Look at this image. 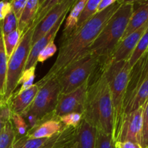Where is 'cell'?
<instances>
[{
  "label": "cell",
  "mask_w": 148,
  "mask_h": 148,
  "mask_svg": "<svg viewBox=\"0 0 148 148\" xmlns=\"http://www.w3.org/2000/svg\"><path fill=\"white\" fill-rule=\"evenodd\" d=\"M141 146L143 148H148V100L145 105L143 111Z\"/></svg>",
  "instance_id": "31"
},
{
  "label": "cell",
  "mask_w": 148,
  "mask_h": 148,
  "mask_svg": "<svg viewBox=\"0 0 148 148\" xmlns=\"http://www.w3.org/2000/svg\"><path fill=\"white\" fill-rule=\"evenodd\" d=\"M36 68L31 67L25 69L18 80V85H21L18 92L25 90L34 85L33 81L36 78Z\"/></svg>",
  "instance_id": "27"
},
{
  "label": "cell",
  "mask_w": 148,
  "mask_h": 148,
  "mask_svg": "<svg viewBox=\"0 0 148 148\" xmlns=\"http://www.w3.org/2000/svg\"><path fill=\"white\" fill-rule=\"evenodd\" d=\"M59 119L64 127L77 128L83 119V114L79 113H70L59 117Z\"/></svg>",
  "instance_id": "29"
},
{
  "label": "cell",
  "mask_w": 148,
  "mask_h": 148,
  "mask_svg": "<svg viewBox=\"0 0 148 148\" xmlns=\"http://www.w3.org/2000/svg\"><path fill=\"white\" fill-rule=\"evenodd\" d=\"M148 100V75L137 87L124 106V115L145 106Z\"/></svg>",
  "instance_id": "18"
},
{
  "label": "cell",
  "mask_w": 148,
  "mask_h": 148,
  "mask_svg": "<svg viewBox=\"0 0 148 148\" xmlns=\"http://www.w3.org/2000/svg\"><path fill=\"white\" fill-rule=\"evenodd\" d=\"M20 38H21V34L19 32L18 29L7 35H3L4 48H5L6 53H7L8 59H10V57L17 48L19 42H20Z\"/></svg>",
  "instance_id": "26"
},
{
  "label": "cell",
  "mask_w": 148,
  "mask_h": 148,
  "mask_svg": "<svg viewBox=\"0 0 148 148\" xmlns=\"http://www.w3.org/2000/svg\"><path fill=\"white\" fill-rule=\"evenodd\" d=\"M57 50V47H56V44L54 43V40L52 42H51L50 43L47 45L39 53L38 56V63L40 62V63H43L45 61H46L47 59H49V58L53 56L55 54V53L56 52Z\"/></svg>",
  "instance_id": "33"
},
{
  "label": "cell",
  "mask_w": 148,
  "mask_h": 148,
  "mask_svg": "<svg viewBox=\"0 0 148 148\" xmlns=\"http://www.w3.org/2000/svg\"><path fill=\"white\" fill-rule=\"evenodd\" d=\"M147 27L148 23L140 27L137 30H136L133 33H132L128 36L124 38L122 40H121L115 49L114 51L113 52L110 59L104 64L128 60L129 58L132 53L133 51L135 49L137 43L141 38L142 36L144 34L145 30L147 29Z\"/></svg>",
  "instance_id": "12"
},
{
  "label": "cell",
  "mask_w": 148,
  "mask_h": 148,
  "mask_svg": "<svg viewBox=\"0 0 148 148\" xmlns=\"http://www.w3.org/2000/svg\"><path fill=\"white\" fill-rule=\"evenodd\" d=\"M97 130L82 119L77 129L75 148H95Z\"/></svg>",
  "instance_id": "17"
},
{
  "label": "cell",
  "mask_w": 148,
  "mask_h": 148,
  "mask_svg": "<svg viewBox=\"0 0 148 148\" xmlns=\"http://www.w3.org/2000/svg\"><path fill=\"white\" fill-rule=\"evenodd\" d=\"M36 26L31 24L22 35L20 42L12 56L8 59L5 89L0 102H9L18 86V80L25 69L27 59L32 47V38Z\"/></svg>",
  "instance_id": "5"
},
{
  "label": "cell",
  "mask_w": 148,
  "mask_h": 148,
  "mask_svg": "<svg viewBox=\"0 0 148 148\" xmlns=\"http://www.w3.org/2000/svg\"><path fill=\"white\" fill-rule=\"evenodd\" d=\"M101 64L99 58L88 51L71 64L57 77L62 94H66L86 82Z\"/></svg>",
  "instance_id": "6"
},
{
  "label": "cell",
  "mask_w": 148,
  "mask_h": 148,
  "mask_svg": "<svg viewBox=\"0 0 148 148\" xmlns=\"http://www.w3.org/2000/svg\"><path fill=\"white\" fill-rule=\"evenodd\" d=\"M144 106L124 116L122 124L115 142L130 141L141 145Z\"/></svg>",
  "instance_id": "10"
},
{
  "label": "cell",
  "mask_w": 148,
  "mask_h": 148,
  "mask_svg": "<svg viewBox=\"0 0 148 148\" xmlns=\"http://www.w3.org/2000/svg\"><path fill=\"white\" fill-rule=\"evenodd\" d=\"M18 28V20L16 18L13 12L10 11L1 21V29L3 35H7Z\"/></svg>",
  "instance_id": "28"
},
{
  "label": "cell",
  "mask_w": 148,
  "mask_h": 148,
  "mask_svg": "<svg viewBox=\"0 0 148 148\" xmlns=\"http://www.w3.org/2000/svg\"><path fill=\"white\" fill-rule=\"evenodd\" d=\"M142 75L143 77L146 78L148 75V49L143 56H142Z\"/></svg>",
  "instance_id": "38"
},
{
  "label": "cell",
  "mask_w": 148,
  "mask_h": 148,
  "mask_svg": "<svg viewBox=\"0 0 148 148\" xmlns=\"http://www.w3.org/2000/svg\"><path fill=\"white\" fill-rule=\"evenodd\" d=\"M100 1L101 0H88L87 1L85 7L79 15L77 24L74 31L80 28L87 22L89 21L94 15L96 14L97 8H98Z\"/></svg>",
  "instance_id": "22"
},
{
  "label": "cell",
  "mask_w": 148,
  "mask_h": 148,
  "mask_svg": "<svg viewBox=\"0 0 148 148\" xmlns=\"http://www.w3.org/2000/svg\"><path fill=\"white\" fill-rule=\"evenodd\" d=\"M148 49V27L144 34L142 36L141 38L140 39L139 42L137 43L135 49L133 51L132 53L131 54L130 57L129 58L128 63L130 66L132 67L136 62L147 52Z\"/></svg>",
  "instance_id": "23"
},
{
  "label": "cell",
  "mask_w": 148,
  "mask_h": 148,
  "mask_svg": "<svg viewBox=\"0 0 148 148\" xmlns=\"http://www.w3.org/2000/svg\"><path fill=\"white\" fill-rule=\"evenodd\" d=\"M15 141V132L10 120L0 132V148H14Z\"/></svg>",
  "instance_id": "24"
},
{
  "label": "cell",
  "mask_w": 148,
  "mask_h": 148,
  "mask_svg": "<svg viewBox=\"0 0 148 148\" xmlns=\"http://www.w3.org/2000/svg\"><path fill=\"white\" fill-rule=\"evenodd\" d=\"M83 119L98 131L113 137L114 107L109 85L101 63L90 79Z\"/></svg>",
  "instance_id": "2"
},
{
  "label": "cell",
  "mask_w": 148,
  "mask_h": 148,
  "mask_svg": "<svg viewBox=\"0 0 148 148\" xmlns=\"http://www.w3.org/2000/svg\"><path fill=\"white\" fill-rule=\"evenodd\" d=\"M10 120H11L12 124L15 132L16 140H18L26 136L29 130V127L21 114L12 113Z\"/></svg>",
  "instance_id": "25"
},
{
  "label": "cell",
  "mask_w": 148,
  "mask_h": 148,
  "mask_svg": "<svg viewBox=\"0 0 148 148\" xmlns=\"http://www.w3.org/2000/svg\"><path fill=\"white\" fill-rule=\"evenodd\" d=\"M38 85L36 83L25 90L14 92L9 101L12 113L23 114L31 105L38 92Z\"/></svg>",
  "instance_id": "15"
},
{
  "label": "cell",
  "mask_w": 148,
  "mask_h": 148,
  "mask_svg": "<svg viewBox=\"0 0 148 148\" xmlns=\"http://www.w3.org/2000/svg\"><path fill=\"white\" fill-rule=\"evenodd\" d=\"M40 0H27L24 10L18 20V30L22 35L31 25L38 9Z\"/></svg>",
  "instance_id": "20"
},
{
  "label": "cell",
  "mask_w": 148,
  "mask_h": 148,
  "mask_svg": "<svg viewBox=\"0 0 148 148\" xmlns=\"http://www.w3.org/2000/svg\"><path fill=\"white\" fill-rule=\"evenodd\" d=\"M68 12H65L59 18V20L56 22V23L53 26V27L50 29L47 33H46L43 37L40 38L37 42H36L32 46L25 69H27L31 67H36V65L38 64V56L39 53L49 43L53 41L55 37L56 36V34H57L59 29H60L61 26L62 25V23H64L65 19H66Z\"/></svg>",
  "instance_id": "14"
},
{
  "label": "cell",
  "mask_w": 148,
  "mask_h": 148,
  "mask_svg": "<svg viewBox=\"0 0 148 148\" xmlns=\"http://www.w3.org/2000/svg\"><path fill=\"white\" fill-rule=\"evenodd\" d=\"M122 2L121 0H116L106 10L94 15L80 28L62 39L59 54L54 64L37 84L40 85L51 78L56 77L71 64L89 51V48Z\"/></svg>",
  "instance_id": "1"
},
{
  "label": "cell",
  "mask_w": 148,
  "mask_h": 148,
  "mask_svg": "<svg viewBox=\"0 0 148 148\" xmlns=\"http://www.w3.org/2000/svg\"><path fill=\"white\" fill-rule=\"evenodd\" d=\"M12 111L9 102H0V132L11 119Z\"/></svg>",
  "instance_id": "32"
},
{
  "label": "cell",
  "mask_w": 148,
  "mask_h": 148,
  "mask_svg": "<svg viewBox=\"0 0 148 148\" xmlns=\"http://www.w3.org/2000/svg\"><path fill=\"white\" fill-rule=\"evenodd\" d=\"M64 127H66L53 112L40 119L36 126L29 129L25 137L27 139L48 138L59 133Z\"/></svg>",
  "instance_id": "13"
},
{
  "label": "cell",
  "mask_w": 148,
  "mask_h": 148,
  "mask_svg": "<svg viewBox=\"0 0 148 148\" xmlns=\"http://www.w3.org/2000/svg\"><path fill=\"white\" fill-rule=\"evenodd\" d=\"M37 85L39 87L38 92L31 105L23 114H32L39 121L54 111L61 90L56 77L51 78L43 84Z\"/></svg>",
  "instance_id": "7"
},
{
  "label": "cell",
  "mask_w": 148,
  "mask_h": 148,
  "mask_svg": "<svg viewBox=\"0 0 148 148\" xmlns=\"http://www.w3.org/2000/svg\"><path fill=\"white\" fill-rule=\"evenodd\" d=\"M27 1V0H12V1H10L12 11L13 12L16 18L18 20H20V17H21V14L24 10Z\"/></svg>",
  "instance_id": "34"
},
{
  "label": "cell",
  "mask_w": 148,
  "mask_h": 148,
  "mask_svg": "<svg viewBox=\"0 0 148 148\" xmlns=\"http://www.w3.org/2000/svg\"><path fill=\"white\" fill-rule=\"evenodd\" d=\"M87 1L88 0H76L74 5L70 9V10L69 11V14L68 16H66V19H65L66 20L64 23L63 36H62V39L69 36L74 31L77 24L79 15L86 4Z\"/></svg>",
  "instance_id": "19"
},
{
  "label": "cell",
  "mask_w": 148,
  "mask_h": 148,
  "mask_svg": "<svg viewBox=\"0 0 148 148\" xmlns=\"http://www.w3.org/2000/svg\"><path fill=\"white\" fill-rule=\"evenodd\" d=\"M90 79L72 92L66 94L60 93L56 108L53 111V114L56 117L59 118L70 113H79L83 114Z\"/></svg>",
  "instance_id": "9"
},
{
  "label": "cell",
  "mask_w": 148,
  "mask_h": 148,
  "mask_svg": "<svg viewBox=\"0 0 148 148\" xmlns=\"http://www.w3.org/2000/svg\"><path fill=\"white\" fill-rule=\"evenodd\" d=\"M115 148H143L141 145L130 141L115 142Z\"/></svg>",
  "instance_id": "36"
},
{
  "label": "cell",
  "mask_w": 148,
  "mask_h": 148,
  "mask_svg": "<svg viewBox=\"0 0 148 148\" xmlns=\"http://www.w3.org/2000/svg\"><path fill=\"white\" fill-rule=\"evenodd\" d=\"M116 0H101L99 2V4L98 6V8H97L96 14L106 10L108 7H110L113 4H114L116 2Z\"/></svg>",
  "instance_id": "37"
},
{
  "label": "cell",
  "mask_w": 148,
  "mask_h": 148,
  "mask_svg": "<svg viewBox=\"0 0 148 148\" xmlns=\"http://www.w3.org/2000/svg\"><path fill=\"white\" fill-rule=\"evenodd\" d=\"M77 128L66 127L55 135L48 138L16 140L14 148H73Z\"/></svg>",
  "instance_id": "8"
},
{
  "label": "cell",
  "mask_w": 148,
  "mask_h": 148,
  "mask_svg": "<svg viewBox=\"0 0 148 148\" xmlns=\"http://www.w3.org/2000/svg\"><path fill=\"white\" fill-rule=\"evenodd\" d=\"M95 148H115V141L111 135L97 130Z\"/></svg>",
  "instance_id": "30"
},
{
  "label": "cell",
  "mask_w": 148,
  "mask_h": 148,
  "mask_svg": "<svg viewBox=\"0 0 148 148\" xmlns=\"http://www.w3.org/2000/svg\"><path fill=\"white\" fill-rule=\"evenodd\" d=\"M11 10L10 1H0V21H2Z\"/></svg>",
  "instance_id": "35"
},
{
  "label": "cell",
  "mask_w": 148,
  "mask_h": 148,
  "mask_svg": "<svg viewBox=\"0 0 148 148\" xmlns=\"http://www.w3.org/2000/svg\"><path fill=\"white\" fill-rule=\"evenodd\" d=\"M75 1L76 0H62L48 13L35 28L32 38V46L47 33L65 12L70 10Z\"/></svg>",
  "instance_id": "11"
},
{
  "label": "cell",
  "mask_w": 148,
  "mask_h": 148,
  "mask_svg": "<svg viewBox=\"0 0 148 148\" xmlns=\"http://www.w3.org/2000/svg\"><path fill=\"white\" fill-rule=\"evenodd\" d=\"M103 66L109 85L114 107L113 138L116 141L124 116V104L131 67L127 60L108 63Z\"/></svg>",
  "instance_id": "4"
},
{
  "label": "cell",
  "mask_w": 148,
  "mask_h": 148,
  "mask_svg": "<svg viewBox=\"0 0 148 148\" xmlns=\"http://www.w3.org/2000/svg\"><path fill=\"white\" fill-rule=\"evenodd\" d=\"M134 10V1H123L100 34L89 48V51L106 63L122 39Z\"/></svg>",
  "instance_id": "3"
},
{
  "label": "cell",
  "mask_w": 148,
  "mask_h": 148,
  "mask_svg": "<svg viewBox=\"0 0 148 148\" xmlns=\"http://www.w3.org/2000/svg\"><path fill=\"white\" fill-rule=\"evenodd\" d=\"M7 63H8V58L7 56L5 48H4L2 29H1V21H0V101L2 100L4 94Z\"/></svg>",
  "instance_id": "21"
},
{
  "label": "cell",
  "mask_w": 148,
  "mask_h": 148,
  "mask_svg": "<svg viewBox=\"0 0 148 148\" xmlns=\"http://www.w3.org/2000/svg\"><path fill=\"white\" fill-rule=\"evenodd\" d=\"M148 23V1H134V10L122 39Z\"/></svg>",
  "instance_id": "16"
}]
</instances>
